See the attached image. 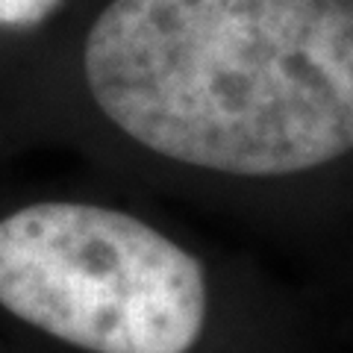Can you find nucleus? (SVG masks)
<instances>
[{
    "label": "nucleus",
    "instance_id": "nucleus-1",
    "mask_svg": "<svg viewBox=\"0 0 353 353\" xmlns=\"http://www.w3.org/2000/svg\"><path fill=\"white\" fill-rule=\"evenodd\" d=\"M77 85L157 201L318 265L353 233V0H103Z\"/></svg>",
    "mask_w": 353,
    "mask_h": 353
},
{
    "label": "nucleus",
    "instance_id": "nucleus-2",
    "mask_svg": "<svg viewBox=\"0 0 353 353\" xmlns=\"http://www.w3.org/2000/svg\"><path fill=\"white\" fill-rule=\"evenodd\" d=\"M0 312L65 353H333L306 294L157 197L3 209Z\"/></svg>",
    "mask_w": 353,
    "mask_h": 353
},
{
    "label": "nucleus",
    "instance_id": "nucleus-3",
    "mask_svg": "<svg viewBox=\"0 0 353 353\" xmlns=\"http://www.w3.org/2000/svg\"><path fill=\"white\" fill-rule=\"evenodd\" d=\"M65 6V0H0V30L32 32Z\"/></svg>",
    "mask_w": 353,
    "mask_h": 353
},
{
    "label": "nucleus",
    "instance_id": "nucleus-4",
    "mask_svg": "<svg viewBox=\"0 0 353 353\" xmlns=\"http://www.w3.org/2000/svg\"><path fill=\"white\" fill-rule=\"evenodd\" d=\"M324 268L333 277L336 292L345 297L347 306H353V233L336 248V253L324 262Z\"/></svg>",
    "mask_w": 353,
    "mask_h": 353
}]
</instances>
